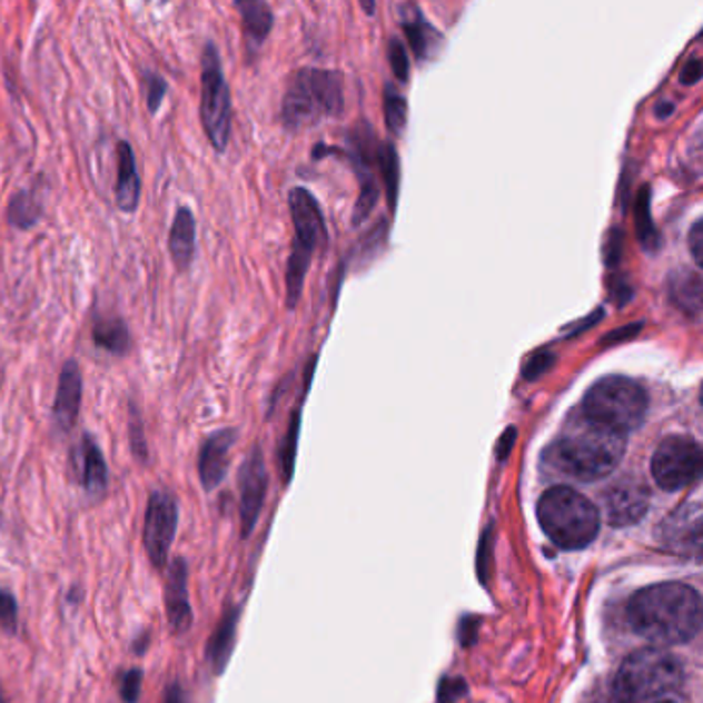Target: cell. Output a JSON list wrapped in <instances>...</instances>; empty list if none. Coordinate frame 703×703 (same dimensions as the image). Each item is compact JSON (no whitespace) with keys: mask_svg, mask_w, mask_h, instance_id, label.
Masks as SVG:
<instances>
[{"mask_svg":"<svg viewBox=\"0 0 703 703\" xmlns=\"http://www.w3.org/2000/svg\"><path fill=\"white\" fill-rule=\"evenodd\" d=\"M633 632L661 646L691 642L702 630V596L681 582H662L633 594L627 605Z\"/></svg>","mask_w":703,"mask_h":703,"instance_id":"cell-1","label":"cell"},{"mask_svg":"<svg viewBox=\"0 0 703 703\" xmlns=\"http://www.w3.org/2000/svg\"><path fill=\"white\" fill-rule=\"evenodd\" d=\"M625 448L627 436L591 422L576 410L551 444L547 458L563 475L588 483L608 477L621 465Z\"/></svg>","mask_w":703,"mask_h":703,"instance_id":"cell-2","label":"cell"},{"mask_svg":"<svg viewBox=\"0 0 703 703\" xmlns=\"http://www.w3.org/2000/svg\"><path fill=\"white\" fill-rule=\"evenodd\" d=\"M683 693V662L664 647H642L630 654L613 683L617 703H681Z\"/></svg>","mask_w":703,"mask_h":703,"instance_id":"cell-3","label":"cell"},{"mask_svg":"<svg viewBox=\"0 0 703 703\" xmlns=\"http://www.w3.org/2000/svg\"><path fill=\"white\" fill-rule=\"evenodd\" d=\"M536 516L548 541L567 551L588 547L601 531V512L588 497L565 485L543 493Z\"/></svg>","mask_w":703,"mask_h":703,"instance_id":"cell-4","label":"cell"},{"mask_svg":"<svg viewBox=\"0 0 703 703\" xmlns=\"http://www.w3.org/2000/svg\"><path fill=\"white\" fill-rule=\"evenodd\" d=\"M647 407L650 398L642 384L625 376H606L584 394L580 410L591 422L627 436L644 425Z\"/></svg>","mask_w":703,"mask_h":703,"instance_id":"cell-5","label":"cell"},{"mask_svg":"<svg viewBox=\"0 0 703 703\" xmlns=\"http://www.w3.org/2000/svg\"><path fill=\"white\" fill-rule=\"evenodd\" d=\"M343 77L337 71L301 69L283 98V125L289 130L310 127L343 112Z\"/></svg>","mask_w":703,"mask_h":703,"instance_id":"cell-6","label":"cell"},{"mask_svg":"<svg viewBox=\"0 0 703 703\" xmlns=\"http://www.w3.org/2000/svg\"><path fill=\"white\" fill-rule=\"evenodd\" d=\"M289 209L296 227V241L287 265V308L294 310L304 291L311 256L326 239V224L318 200L306 188H294L289 192Z\"/></svg>","mask_w":703,"mask_h":703,"instance_id":"cell-7","label":"cell"},{"mask_svg":"<svg viewBox=\"0 0 703 703\" xmlns=\"http://www.w3.org/2000/svg\"><path fill=\"white\" fill-rule=\"evenodd\" d=\"M200 65V120L212 149L226 154L231 135V93L215 43L207 42Z\"/></svg>","mask_w":703,"mask_h":703,"instance_id":"cell-8","label":"cell"},{"mask_svg":"<svg viewBox=\"0 0 703 703\" xmlns=\"http://www.w3.org/2000/svg\"><path fill=\"white\" fill-rule=\"evenodd\" d=\"M703 456L700 444L690 436L662 439L652 456V477L662 492H681L702 475Z\"/></svg>","mask_w":703,"mask_h":703,"instance_id":"cell-9","label":"cell"},{"mask_svg":"<svg viewBox=\"0 0 703 703\" xmlns=\"http://www.w3.org/2000/svg\"><path fill=\"white\" fill-rule=\"evenodd\" d=\"M178 531V502L169 492L157 489L149 495L142 524V545L157 570L168 567L169 551Z\"/></svg>","mask_w":703,"mask_h":703,"instance_id":"cell-10","label":"cell"},{"mask_svg":"<svg viewBox=\"0 0 703 703\" xmlns=\"http://www.w3.org/2000/svg\"><path fill=\"white\" fill-rule=\"evenodd\" d=\"M702 504L691 502L675 509L662 524L661 541L676 555L697 557L702 551Z\"/></svg>","mask_w":703,"mask_h":703,"instance_id":"cell-11","label":"cell"},{"mask_svg":"<svg viewBox=\"0 0 703 703\" xmlns=\"http://www.w3.org/2000/svg\"><path fill=\"white\" fill-rule=\"evenodd\" d=\"M267 466L263 452L256 446L239 471V516H241V535L253 533L256 518L263 509L267 495Z\"/></svg>","mask_w":703,"mask_h":703,"instance_id":"cell-12","label":"cell"},{"mask_svg":"<svg viewBox=\"0 0 703 703\" xmlns=\"http://www.w3.org/2000/svg\"><path fill=\"white\" fill-rule=\"evenodd\" d=\"M605 518L611 526H632L646 516L650 492L642 481L623 478L603 495Z\"/></svg>","mask_w":703,"mask_h":703,"instance_id":"cell-13","label":"cell"},{"mask_svg":"<svg viewBox=\"0 0 703 703\" xmlns=\"http://www.w3.org/2000/svg\"><path fill=\"white\" fill-rule=\"evenodd\" d=\"M164 601L169 630L174 635H184L192 627V606L188 594V565L182 557H176L168 565Z\"/></svg>","mask_w":703,"mask_h":703,"instance_id":"cell-14","label":"cell"},{"mask_svg":"<svg viewBox=\"0 0 703 703\" xmlns=\"http://www.w3.org/2000/svg\"><path fill=\"white\" fill-rule=\"evenodd\" d=\"M236 439H238V432L227 427L221 432H215L200 446L198 478H200L205 492H212L224 483L227 471H229V452L234 448Z\"/></svg>","mask_w":703,"mask_h":703,"instance_id":"cell-15","label":"cell"},{"mask_svg":"<svg viewBox=\"0 0 703 703\" xmlns=\"http://www.w3.org/2000/svg\"><path fill=\"white\" fill-rule=\"evenodd\" d=\"M81 398H83V374L79 364L75 359H69L60 372L57 398L52 407L55 427L60 434H69L75 427L79 410H81Z\"/></svg>","mask_w":703,"mask_h":703,"instance_id":"cell-16","label":"cell"},{"mask_svg":"<svg viewBox=\"0 0 703 703\" xmlns=\"http://www.w3.org/2000/svg\"><path fill=\"white\" fill-rule=\"evenodd\" d=\"M118 156V182H116V207L122 212H135L141 200V178L137 169V157L130 142L116 145Z\"/></svg>","mask_w":703,"mask_h":703,"instance_id":"cell-17","label":"cell"},{"mask_svg":"<svg viewBox=\"0 0 703 703\" xmlns=\"http://www.w3.org/2000/svg\"><path fill=\"white\" fill-rule=\"evenodd\" d=\"M169 256L178 270H188L197 253V219L188 207H180L169 229Z\"/></svg>","mask_w":703,"mask_h":703,"instance_id":"cell-18","label":"cell"},{"mask_svg":"<svg viewBox=\"0 0 703 703\" xmlns=\"http://www.w3.org/2000/svg\"><path fill=\"white\" fill-rule=\"evenodd\" d=\"M669 297L679 310L700 318L703 308L702 275L693 268H679L669 275Z\"/></svg>","mask_w":703,"mask_h":703,"instance_id":"cell-19","label":"cell"},{"mask_svg":"<svg viewBox=\"0 0 703 703\" xmlns=\"http://www.w3.org/2000/svg\"><path fill=\"white\" fill-rule=\"evenodd\" d=\"M81 485L85 492L98 497L108 487V465L98 442L89 434L81 439Z\"/></svg>","mask_w":703,"mask_h":703,"instance_id":"cell-20","label":"cell"},{"mask_svg":"<svg viewBox=\"0 0 703 703\" xmlns=\"http://www.w3.org/2000/svg\"><path fill=\"white\" fill-rule=\"evenodd\" d=\"M236 9L241 14V26H244V36L248 40V46L253 50H258L273 29V11L267 2L260 0H241L236 2Z\"/></svg>","mask_w":703,"mask_h":703,"instance_id":"cell-21","label":"cell"},{"mask_svg":"<svg viewBox=\"0 0 703 703\" xmlns=\"http://www.w3.org/2000/svg\"><path fill=\"white\" fill-rule=\"evenodd\" d=\"M238 608H231L217 630L212 632L207 644V659L211 661L212 671L221 675L226 671L227 662L231 659V650L236 644V625H238Z\"/></svg>","mask_w":703,"mask_h":703,"instance_id":"cell-22","label":"cell"},{"mask_svg":"<svg viewBox=\"0 0 703 703\" xmlns=\"http://www.w3.org/2000/svg\"><path fill=\"white\" fill-rule=\"evenodd\" d=\"M93 343L101 352L125 357L132 349V337L122 318H101L93 326Z\"/></svg>","mask_w":703,"mask_h":703,"instance_id":"cell-23","label":"cell"},{"mask_svg":"<svg viewBox=\"0 0 703 703\" xmlns=\"http://www.w3.org/2000/svg\"><path fill=\"white\" fill-rule=\"evenodd\" d=\"M42 219V202L36 192L31 190H19L7 209V221L9 226L19 229V231H28L31 227L38 226V221Z\"/></svg>","mask_w":703,"mask_h":703,"instance_id":"cell-24","label":"cell"},{"mask_svg":"<svg viewBox=\"0 0 703 703\" xmlns=\"http://www.w3.org/2000/svg\"><path fill=\"white\" fill-rule=\"evenodd\" d=\"M635 234L646 253L661 250V234L656 229V224L652 219V209H650V186H644L635 200Z\"/></svg>","mask_w":703,"mask_h":703,"instance_id":"cell-25","label":"cell"},{"mask_svg":"<svg viewBox=\"0 0 703 703\" xmlns=\"http://www.w3.org/2000/svg\"><path fill=\"white\" fill-rule=\"evenodd\" d=\"M413 13L415 14H403V28L407 31L408 43L415 50L417 58H429L439 42V36L436 29L423 19V14L417 9Z\"/></svg>","mask_w":703,"mask_h":703,"instance_id":"cell-26","label":"cell"},{"mask_svg":"<svg viewBox=\"0 0 703 703\" xmlns=\"http://www.w3.org/2000/svg\"><path fill=\"white\" fill-rule=\"evenodd\" d=\"M378 164H380L382 178L386 184V195H388V205L390 209H396V200H398V186H400V161L396 156V149L390 142H384L378 151Z\"/></svg>","mask_w":703,"mask_h":703,"instance_id":"cell-27","label":"cell"},{"mask_svg":"<svg viewBox=\"0 0 703 703\" xmlns=\"http://www.w3.org/2000/svg\"><path fill=\"white\" fill-rule=\"evenodd\" d=\"M384 113H386V127L394 135H400L407 125V101L393 89H386L384 96Z\"/></svg>","mask_w":703,"mask_h":703,"instance_id":"cell-28","label":"cell"},{"mask_svg":"<svg viewBox=\"0 0 703 703\" xmlns=\"http://www.w3.org/2000/svg\"><path fill=\"white\" fill-rule=\"evenodd\" d=\"M128 436H130L132 454L141 461L142 465H147V461H149V448H147V439H145V434H142L141 415H139V410L135 407V403H130Z\"/></svg>","mask_w":703,"mask_h":703,"instance_id":"cell-29","label":"cell"},{"mask_svg":"<svg viewBox=\"0 0 703 703\" xmlns=\"http://www.w3.org/2000/svg\"><path fill=\"white\" fill-rule=\"evenodd\" d=\"M145 89H147V110L149 113H157L168 93V83L161 75L147 71L145 72Z\"/></svg>","mask_w":703,"mask_h":703,"instance_id":"cell-30","label":"cell"},{"mask_svg":"<svg viewBox=\"0 0 703 703\" xmlns=\"http://www.w3.org/2000/svg\"><path fill=\"white\" fill-rule=\"evenodd\" d=\"M17 627H19L17 601L11 592L0 591V630L13 635L17 633Z\"/></svg>","mask_w":703,"mask_h":703,"instance_id":"cell-31","label":"cell"},{"mask_svg":"<svg viewBox=\"0 0 703 703\" xmlns=\"http://www.w3.org/2000/svg\"><path fill=\"white\" fill-rule=\"evenodd\" d=\"M388 58H390V67H393L394 77L403 83L408 81V55L405 43L400 42L398 38L390 40L388 46Z\"/></svg>","mask_w":703,"mask_h":703,"instance_id":"cell-32","label":"cell"},{"mask_svg":"<svg viewBox=\"0 0 703 703\" xmlns=\"http://www.w3.org/2000/svg\"><path fill=\"white\" fill-rule=\"evenodd\" d=\"M142 687L141 669H130L120 679V697L125 703H139Z\"/></svg>","mask_w":703,"mask_h":703,"instance_id":"cell-33","label":"cell"},{"mask_svg":"<svg viewBox=\"0 0 703 703\" xmlns=\"http://www.w3.org/2000/svg\"><path fill=\"white\" fill-rule=\"evenodd\" d=\"M555 364V355L551 352H538L528 359V364L524 367V372H522V376H524V380L535 382L541 378V376H545L548 369L553 367Z\"/></svg>","mask_w":703,"mask_h":703,"instance_id":"cell-34","label":"cell"},{"mask_svg":"<svg viewBox=\"0 0 703 703\" xmlns=\"http://www.w3.org/2000/svg\"><path fill=\"white\" fill-rule=\"evenodd\" d=\"M297 432H299V413H296V415H294V422H291V425H289L287 442H285V448H283V466H285V473H287V475H289V473H291V468H294Z\"/></svg>","mask_w":703,"mask_h":703,"instance_id":"cell-35","label":"cell"},{"mask_svg":"<svg viewBox=\"0 0 703 703\" xmlns=\"http://www.w3.org/2000/svg\"><path fill=\"white\" fill-rule=\"evenodd\" d=\"M642 328H644V323H633L627 324V326H621V328H615V330H611V333L601 340V345L613 347V345H617V343H625V340H630V338L637 337V335L642 333Z\"/></svg>","mask_w":703,"mask_h":703,"instance_id":"cell-36","label":"cell"},{"mask_svg":"<svg viewBox=\"0 0 703 703\" xmlns=\"http://www.w3.org/2000/svg\"><path fill=\"white\" fill-rule=\"evenodd\" d=\"M621 254H623V234H621L617 227H613L605 241L606 265H608V267H615L621 260Z\"/></svg>","mask_w":703,"mask_h":703,"instance_id":"cell-37","label":"cell"},{"mask_svg":"<svg viewBox=\"0 0 703 703\" xmlns=\"http://www.w3.org/2000/svg\"><path fill=\"white\" fill-rule=\"evenodd\" d=\"M690 248L691 256L695 260V265L700 267L702 265V250H703V221L697 219L690 231Z\"/></svg>","mask_w":703,"mask_h":703,"instance_id":"cell-38","label":"cell"},{"mask_svg":"<svg viewBox=\"0 0 703 703\" xmlns=\"http://www.w3.org/2000/svg\"><path fill=\"white\" fill-rule=\"evenodd\" d=\"M603 316H605V310H603V308H598V310L592 311L591 316L582 318L580 323L567 326V328H565V330H567V337H577V335H582L584 330H588V328H592L594 324L601 323V320H603Z\"/></svg>","mask_w":703,"mask_h":703,"instance_id":"cell-39","label":"cell"},{"mask_svg":"<svg viewBox=\"0 0 703 703\" xmlns=\"http://www.w3.org/2000/svg\"><path fill=\"white\" fill-rule=\"evenodd\" d=\"M702 60L700 58H691L690 62L683 67V71H681V77H679V81L683 85H695L700 83V79H702Z\"/></svg>","mask_w":703,"mask_h":703,"instance_id":"cell-40","label":"cell"},{"mask_svg":"<svg viewBox=\"0 0 703 703\" xmlns=\"http://www.w3.org/2000/svg\"><path fill=\"white\" fill-rule=\"evenodd\" d=\"M608 287H611V297L615 299V304H617L620 308L621 306H625V304L632 299L633 289L630 285H627V281H623V279H621V281L620 279H613Z\"/></svg>","mask_w":703,"mask_h":703,"instance_id":"cell-41","label":"cell"},{"mask_svg":"<svg viewBox=\"0 0 703 703\" xmlns=\"http://www.w3.org/2000/svg\"><path fill=\"white\" fill-rule=\"evenodd\" d=\"M514 439H516V429H514V427H509L506 434H504V437H502V442H499V448H497V452H499V458H504V456L509 454Z\"/></svg>","mask_w":703,"mask_h":703,"instance_id":"cell-42","label":"cell"},{"mask_svg":"<svg viewBox=\"0 0 703 703\" xmlns=\"http://www.w3.org/2000/svg\"><path fill=\"white\" fill-rule=\"evenodd\" d=\"M166 703H188L186 702L182 687L178 683H171L166 690Z\"/></svg>","mask_w":703,"mask_h":703,"instance_id":"cell-43","label":"cell"},{"mask_svg":"<svg viewBox=\"0 0 703 703\" xmlns=\"http://www.w3.org/2000/svg\"><path fill=\"white\" fill-rule=\"evenodd\" d=\"M673 112H675V106H673L671 101H661V103L656 106V116H659V118H669Z\"/></svg>","mask_w":703,"mask_h":703,"instance_id":"cell-44","label":"cell"},{"mask_svg":"<svg viewBox=\"0 0 703 703\" xmlns=\"http://www.w3.org/2000/svg\"><path fill=\"white\" fill-rule=\"evenodd\" d=\"M147 644H149V637H147V635H142L141 642H137V644H135V650H137L139 654H142V652H145V647H147Z\"/></svg>","mask_w":703,"mask_h":703,"instance_id":"cell-45","label":"cell"}]
</instances>
